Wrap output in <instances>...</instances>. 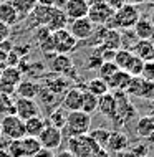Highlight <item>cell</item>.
Instances as JSON below:
<instances>
[{
    "mask_svg": "<svg viewBox=\"0 0 154 157\" xmlns=\"http://www.w3.org/2000/svg\"><path fill=\"white\" fill-rule=\"evenodd\" d=\"M22 146H23V152L25 157H33L38 151L41 149V144L38 142L37 137H30V136H25L22 139Z\"/></svg>",
    "mask_w": 154,
    "mask_h": 157,
    "instance_id": "f546056e",
    "label": "cell"
},
{
    "mask_svg": "<svg viewBox=\"0 0 154 157\" xmlns=\"http://www.w3.org/2000/svg\"><path fill=\"white\" fill-rule=\"evenodd\" d=\"M129 2H131V3H134V5H139L141 0H129Z\"/></svg>",
    "mask_w": 154,
    "mask_h": 157,
    "instance_id": "f907efd6",
    "label": "cell"
},
{
    "mask_svg": "<svg viewBox=\"0 0 154 157\" xmlns=\"http://www.w3.org/2000/svg\"><path fill=\"white\" fill-rule=\"evenodd\" d=\"M151 111H152V114H154V99H151ZM151 114V116H152Z\"/></svg>",
    "mask_w": 154,
    "mask_h": 157,
    "instance_id": "816d5d0a",
    "label": "cell"
},
{
    "mask_svg": "<svg viewBox=\"0 0 154 157\" xmlns=\"http://www.w3.org/2000/svg\"><path fill=\"white\" fill-rule=\"evenodd\" d=\"M40 113V106L35 99H27V98H17L15 99V116H18L22 121L41 116Z\"/></svg>",
    "mask_w": 154,
    "mask_h": 157,
    "instance_id": "30bf717a",
    "label": "cell"
},
{
    "mask_svg": "<svg viewBox=\"0 0 154 157\" xmlns=\"http://www.w3.org/2000/svg\"><path fill=\"white\" fill-rule=\"evenodd\" d=\"M119 70V68L114 65V61H103L101 63V66L98 68V78H101V79H108L109 76H113L116 71Z\"/></svg>",
    "mask_w": 154,
    "mask_h": 157,
    "instance_id": "e575fe53",
    "label": "cell"
},
{
    "mask_svg": "<svg viewBox=\"0 0 154 157\" xmlns=\"http://www.w3.org/2000/svg\"><path fill=\"white\" fill-rule=\"evenodd\" d=\"M10 2H12V5L15 7L20 20H25L33 12V8L37 7L38 0H10Z\"/></svg>",
    "mask_w": 154,
    "mask_h": 157,
    "instance_id": "4316f807",
    "label": "cell"
},
{
    "mask_svg": "<svg viewBox=\"0 0 154 157\" xmlns=\"http://www.w3.org/2000/svg\"><path fill=\"white\" fill-rule=\"evenodd\" d=\"M118 157H138V155H134V154H132V152H129V151H124V152H119Z\"/></svg>",
    "mask_w": 154,
    "mask_h": 157,
    "instance_id": "ee69618b",
    "label": "cell"
},
{
    "mask_svg": "<svg viewBox=\"0 0 154 157\" xmlns=\"http://www.w3.org/2000/svg\"><path fill=\"white\" fill-rule=\"evenodd\" d=\"M141 12L138 5L128 2L124 7H121L119 10L114 12V15L111 17V20L105 25L106 28H113V30H131L139 20Z\"/></svg>",
    "mask_w": 154,
    "mask_h": 157,
    "instance_id": "6da1fadb",
    "label": "cell"
},
{
    "mask_svg": "<svg viewBox=\"0 0 154 157\" xmlns=\"http://www.w3.org/2000/svg\"><path fill=\"white\" fill-rule=\"evenodd\" d=\"M0 129H2V136L7 141H17V139H23L27 136V132H25V121H22L15 114L3 116L2 121H0Z\"/></svg>",
    "mask_w": 154,
    "mask_h": 157,
    "instance_id": "3957f363",
    "label": "cell"
},
{
    "mask_svg": "<svg viewBox=\"0 0 154 157\" xmlns=\"http://www.w3.org/2000/svg\"><path fill=\"white\" fill-rule=\"evenodd\" d=\"M15 114V99L14 96H7L0 93V116H10Z\"/></svg>",
    "mask_w": 154,
    "mask_h": 157,
    "instance_id": "4dcf8cb0",
    "label": "cell"
},
{
    "mask_svg": "<svg viewBox=\"0 0 154 157\" xmlns=\"http://www.w3.org/2000/svg\"><path fill=\"white\" fill-rule=\"evenodd\" d=\"M152 86H154V83H152Z\"/></svg>",
    "mask_w": 154,
    "mask_h": 157,
    "instance_id": "db71d44e",
    "label": "cell"
},
{
    "mask_svg": "<svg viewBox=\"0 0 154 157\" xmlns=\"http://www.w3.org/2000/svg\"><path fill=\"white\" fill-rule=\"evenodd\" d=\"M151 117H152V119H154V114H152V116H151Z\"/></svg>",
    "mask_w": 154,
    "mask_h": 157,
    "instance_id": "f5cc1de1",
    "label": "cell"
},
{
    "mask_svg": "<svg viewBox=\"0 0 154 157\" xmlns=\"http://www.w3.org/2000/svg\"><path fill=\"white\" fill-rule=\"evenodd\" d=\"M113 15H114V10L105 2V0H95L93 3H89L88 18L91 20V23L95 25V27H105V25L111 20Z\"/></svg>",
    "mask_w": 154,
    "mask_h": 157,
    "instance_id": "52a82bcc",
    "label": "cell"
},
{
    "mask_svg": "<svg viewBox=\"0 0 154 157\" xmlns=\"http://www.w3.org/2000/svg\"><path fill=\"white\" fill-rule=\"evenodd\" d=\"M66 116H68V113L63 108H55L48 114V117H46V124L63 131L65 129V124H66Z\"/></svg>",
    "mask_w": 154,
    "mask_h": 157,
    "instance_id": "484cf974",
    "label": "cell"
},
{
    "mask_svg": "<svg viewBox=\"0 0 154 157\" xmlns=\"http://www.w3.org/2000/svg\"><path fill=\"white\" fill-rule=\"evenodd\" d=\"M141 78L146 79V81H149V83H154V60L144 61L143 71H141Z\"/></svg>",
    "mask_w": 154,
    "mask_h": 157,
    "instance_id": "f35d334b",
    "label": "cell"
},
{
    "mask_svg": "<svg viewBox=\"0 0 154 157\" xmlns=\"http://www.w3.org/2000/svg\"><path fill=\"white\" fill-rule=\"evenodd\" d=\"M134 132L139 139H146L154 132V119L151 116H141L138 121H136L134 126Z\"/></svg>",
    "mask_w": 154,
    "mask_h": 157,
    "instance_id": "603a6c76",
    "label": "cell"
},
{
    "mask_svg": "<svg viewBox=\"0 0 154 157\" xmlns=\"http://www.w3.org/2000/svg\"><path fill=\"white\" fill-rule=\"evenodd\" d=\"M138 98H141V99H148V101L154 99V86H152V83L143 79L141 88H139V93H138Z\"/></svg>",
    "mask_w": 154,
    "mask_h": 157,
    "instance_id": "74e56055",
    "label": "cell"
},
{
    "mask_svg": "<svg viewBox=\"0 0 154 157\" xmlns=\"http://www.w3.org/2000/svg\"><path fill=\"white\" fill-rule=\"evenodd\" d=\"M132 76L128 75L124 70H118L116 73H114L113 76H109L108 79H106V84H108L109 91H126L128 84H129Z\"/></svg>",
    "mask_w": 154,
    "mask_h": 157,
    "instance_id": "ac0fdd59",
    "label": "cell"
},
{
    "mask_svg": "<svg viewBox=\"0 0 154 157\" xmlns=\"http://www.w3.org/2000/svg\"><path fill=\"white\" fill-rule=\"evenodd\" d=\"M37 139L41 144V147H45V149H50V151L60 149V146L63 144V131L46 124Z\"/></svg>",
    "mask_w": 154,
    "mask_h": 157,
    "instance_id": "9c48e42d",
    "label": "cell"
},
{
    "mask_svg": "<svg viewBox=\"0 0 154 157\" xmlns=\"http://www.w3.org/2000/svg\"><path fill=\"white\" fill-rule=\"evenodd\" d=\"M66 30L73 35L78 41H83V40H89L95 33L96 27L91 23V20L88 17H83V18H76V20H70Z\"/></svg>",
    "mask_w": 154,
    "mask_h": 157,
    "instance_id": "ba28073f",
    "label": "cell"
},
{
    "mask_svg": "<svg viewBox=\"0 0 154 157\" xmlns=\"http://www.w3.org/2000/svg\"><path fill=\"white\" fill-rule=\"evenodd\" d=\"M88 136L100 149H106L108 141H109V136H111V131L108 129V127L100 126V127H96V129H89Z\"/></svg>",
    "mask_w": 154,
    "mask_h": 157,
    "instance_id": "cb8c5ba5",
    "label": "cell"
},
{
    "mask_svg": "<svg viewBox=\"0 0 154 157\" xmlns=\"http://www.w3.org/2000/svg\"><path fill=\"white\" fill-rule=\"evenodd\" d=\"M88 8H89L88 0H66L65 5H63V12L66 13L68 20H76L88 17Z\"/></svg>",
    "mask_w": 154,
    "mask_h": 157,
    "instance_id": "7c38bea8",
    "label": "cell"
},
{
    "mask_svg": "<svg viewBox=\"0 0 154 157\" xmlns=\"http://www.w3.org/2000/svg\"><path fill=\"white\" fill-rule=\"evenodd\" d=\"M55 157H75V155L71 154L68 149H65V151H60L58 154H55Z\"/></svg>",
    "mask_w": 154,
    "mask_h": 157,
    "instance_id": "7bdbcfd3",
    "label": "cell"
},
{
    "mask_svg": "<svg viewBox=\"0 0 154 157\" xmlns=\"http://www.w3.org/2000/svg\"><path fill=\"white\" fill-rule=\"evenodd\" d=\"M23 79V73L17 66H5L0 71V93L7 96H14L18 83Z\"/></svg>",
    "mask_w": 154,
    "mask_h": 157,
    "instance_id": "277c9868",
    "label": "cell"
},
{
    "mask_svg": "<svg viewBox=\"0 0 154 157\" xmlns=\"http://www.w3.org/2000/svg\"><path fill=\"white\" fill-rule=\"evenodd\" d=\"M3 139H5V137L2 136V129H0V149H5V147H7V142H8V141L2 144V141H3Z\"/></svg>",
    "mask_w": 154,
    "mask_h": 157,
    "instance_id": "bcb514c9",
    "label": "cell"
},
{
    "mask_svg": "<svg viewBox=\"0 0 154 157\" xmlns=\"http://www.w3.org/2000/svg\"><path fill=\"white\" fill-rule=\"evenodd\" d=\"M50 71L55 75H61V76H66L70 75V71L73 70V61L70 60L68 55H53L50 58Z\"/></svg>",
    "mask_w": 154,
    "mask_h": 157,
    "instance_id": "5bb4252c",
    "label": "cell"
},
{
    "mask_svg": "<svg viewBox=\"0 0 154 157\" xmlns=\"http://www.w3.org/2000/svg\"><path fill=\"white\" fill-rule=\"evenodd\" d=\"M146 142L149 144V146H152V147H154V132H152V134H151V136H149V137L146 139Z\"/></svg>",
    "mask_w": 154,
    "mask_h": 157,
    "instance_id": "7dc6e473",
    "label": "cell"
},
{
    "mask_svg": "<svg viewBox=\"0 0 154 157\" xmlns=\"http://www.w3.org/2000/svg\"><path fill=\"white\" fill-rule=\"evenodd\" d=\"M83 93H85V90H81L80 86H70L66 90V93L63 94L61 108L65 109L66 113L81 111V104H83Z\"/></svg>",
    "mask_w": 154,
    "mask_h": 157,
    "instance_id": "8fae6325",
    "label": "cell"
},
{
    "mask_svg": "<svg viewBox=\"0 0 154 157\" xmlns=\"http://www.w3.org/2000/svg\"><path fill=\"white\" fill-rule=\"evenodd\" d=\"M129 137L124 131H111V136H109V141H108V146H106V151L108 152H114V154H119V152H124L129 149Z\"/></svg>",
    "mask_w": 154,
    "mask_h": 157,
    "instance_id": "4fadbf2b",
    "label": "cell"
},
{
    "mask_svg": "<svg viewBox=\"0 0 154 157\" xmlns=\"http://www.w3.org/2000/svg\"><path fill=\"white\" fill-rule=\"evenodd\" d=\"M10 35H12V28L8 27V25H5V23L0 22V43H3V41L10 40Z\"/></svg>",
    "mask_w": 154,
    "mask_h": 157,
    "instance_id": "ab89813d",
    "label": "cell"
},
{
    "mask_svg": "<svg viewBox=\"0 0 154 157\" xmlns=\"http://www.w3.org/2000/svg\"><path fill=\"white\" fill-rule=\"evenodd\" d=\"M105 2L108 3V5H109L111 8H113L114 12H116V10H119L121 7H124L126 3L129 2V0H105Z\"/></svg>",
    "mask_w": 154,
    "mask_h": 157,
    "instance_id": "60d3db41",
    "label": "cell"
},
{
    "mask_svg": "<svg viewBox=\"0 0 154 157\" xmlns=\"http://www.w3.org/2000/svg\"><path fill=\"white\" fill-rule=\"evenodd\" d=\"M132 32H134L138 40H154V28H152V23L149 22L148 15L139 17V20L132 27Z\"/></svg>",
    "mask_w": 154,
    "mask_h": 157,
    "instance_id": "d6986e66",
    "label": "cell"
},
{
    "mask_svg": "<svg viewBox=\"0 0 154 157\" xmlns=\"http://www.w3.org/2000/svg\"><path fill=\"white\" fill-rule=\"evenodd\" d=\"M85 91H88V93H91V94H95V96H103V94H106V93L109 91V88H108V84H106L105 79H101V78H93V79H89V81L85 84Z\"/></svg>",
    "mask_w": 154,
    "mask_h": 157,
    "instance_id": "83f0119b",
    "label": "cell"
},
{
    "mask_svg": "<svg viewBox=\"0 0 154 157\" xmlns=\"http://www.w3.org/2000/svg\"><path fill=\"white\" fill-rule=\"evenodd\" d=\"M45 126H46L45 117H41V116L30 117V119L25 121V132H27V136H30V137H38Z\"/></svg>",
    "mask_w": 154,
    "mask_h": 157,
    "instance_id": "d4e9b609",
    "label": "cell"
},
{
    "mask_svg": "<svg viewBox=\"0 0 154 157\" xmlns=\"http://www.w3.org/2000/svg\"><path fill=\"white\" fill-rule=\"evenodd\" d=\"M143 65H144V61L143 60H139L138 56H132L129 58V61H128V65L124 68V71L128 75H131V76H141V71H143Z\"/></svg>",
    "mask_w": 154,
    "mask_h": 157,
    "instance_id": "d6a6232c",
    "label": "cell"
},
{
    "mask_svg": "<svg viewBox=\"0 0 154 157\" xmlns=\"http://www.w3.org/2000/svg\"><path fill=\"white\" fill-rule=\"evenodd\" d=\"M68 151L75 157H91L96 151H100V147L89 139L88 134H85L68 137Z\"/></svg>",
    "mask_w": 154,
    "mask_h": 157,
    "instance_id": "5b68a950",
    "label": "cell"
},
{
    "mask_svg": "<svg viewBox=\"0 0 154 157\" xmlns=\"http://www.w3.org/2000/svg\"><path fill=\"white\" fill-rule=\"evenodd\" d=\"M7 152L10 157H25L23 152V146H22V139H17V141H8L7 142Z\"/></svg>",
    "mask_w": 154,
    "mask_h": 157,
    "instance_id": "d590c367",
    "label": "cell"
},
{
    "mask_svg": "<svg viewBox=\"0 0 154 157\" xmlns=\"http://www.w3.org/2000/svg\"><path fill=\"white\" fill-rule=\"evenodd\" d=\"M98 99H100L98 96L91 94V93H88V91H85L83 93V104H81V111L89 114V116H91L93 113H96L98 111Z\"/></svg>",
    "mask_w": 154,
    "mask_h": 157,
    "instance_id": "f1b7e54d",
    "label": "cell"
},
{
    "mask_svg": "<svg viewBox=\"0 0 154 157\" xmlns=\"http://www.w3.org/2000/svg\"><path fill=\"white\" fill-rule=\"evenodd\" d=\"M91 129V116L83 111H71L66 116V124H65V132L68 137L75 136H85Z\"/></svg>",
    "mask_w": 154,
    "mask_h": 157,
    "instance_id": "7a4b0ae2",
    "label": "cell"
},
{
    "mask_svg": "<svg viewBox=\"0 0 154 157\" xmlns=\"http://www.w3.org/2000/svg\"><path fill=\"white\" fill-rule=\"evenodd\" d=\"M148 18H149V22L152 23V28H154V7L151 8V12H149V15H148Z\"/></svg>",
    "mask_w": 154,
    "mask_h": 157,
    "instance_id": "f6af8a7d",
    "label": "cell"
},
{
    "mask_svg": "<svg viewBox=\"0 0 154 157\" xmlns=\"http://www.w3.org/2000/svg\"><path fill=\"white\" fill-rule=\"evenodd\" d=\"M0 22L8 25V27H14L20 22V17L17 13L15 7L12 5L10 0H3L0 3Z\"/></svg>",
    "mask_w": 154,
    "mask_h": 157,
    "instance_id": "ffe728a7",
    "label": "cell"
},
{
    "mask_svg": "<svg viewBox=\"0 0 154 157\" xmlns=\"http://www.w3.org/2000/svg\"><path fill=\"white\" fill-rule=\"evenodd\" d=\"M55 5H46V3H37L33 12L28 17L35 22V27H46L51 18V12Z\"/></svg>",
    "mask_w": 154,
    "mask_h": 157,
    "instance_id": "e0dca14e",
    "label": "cell"
},
{
    "mask_svg": "<svg viewBox=\"0 0 154 157\" xmlns=\"http://www.w3.org/2000/svg\"><path fill=\"white\" fill-rule=\"evenodd\" d=\"M141 3H144V5H154V0H141Z\"/></svg>",
    "mask_w": 154,
    "mask_h": 157,
    "instance_id": "681fc988",
    "label": "cell"
},
{
    "mask_svg": "<svg viewBox=\"0 0 154 157\" xmlns=\"http://www.w3.org/2000/svg\"><path fill=\"white\" fill-rule=\"evenodd\" d=\"M51 41H53V50L57 55H70L78 46V40L66 28L51 32Z\"/></svg>",
    "mask_w": 154,
    "mask_h": 157,
    "instance_id": "8992f818",
    "label": "cell"
},
{
    "mask_svg": "<svg viewBox=\"0 0 154 157\" xmlns=\"http://www.w3.org/2000/svg\"><path fill=\"white\" fill-rule=\"evenodd\" d=\"M129 152H132L134 155L138 157H148L149 155V151H151V146L144 141V142H136L132 144V146H129V149H128Z\"/></svg>",
    "mask_w": 154,
    "mask_h": 157,
    "instance_id": "8d00e7d4",
    "label": "cell"
},
{
    "mask_svg": "<svg viewBox=\"0 0 154 157\" xmlns=\"http://www.w3.org/2000/svg\"><path fill=\"white\" fill-rule=\"evenodd\" d=\"M68 23H70V20H68L66 13L63 12V8L53 7L51 18H50L48 25H46V28H48L50 32H57V30H63V28H66Z\"/></svg>",
    "mask_w": 154,
    "mask_h": 157,
    "instance_id": "7402d4cb",
    "label": "cell"
},
{
    "mask_svg": "<svg viewBox=\"0 0 154 157\" xmlns=\"http://www.w3.org/2000/svg\"><path fill=\"white\" fill-rule=\"evenodd\" d=\"M131 53L143 61L154 60V40H138L131 46Z\"/></svg>",
    "mask_w": 154,
    "mask_h": 157,
    "instance_id": "9a60e30c",
    "label": "cell"
},
{
    "mask_svg": "<svg viewBox=\"0 0 154 157\" xmlns=\"http://www.w3.org/2000/svg\"><path fill=\"white\" fill-rule=\"evenodd\" d=\"M0 157H10L8 152H7V149H0Z\"/></svg>",
    "mask_w": 154,
    "mask_h": 157,
    "instance_id": "c3c4849f",
    "label": "cell"
},
{
    "mask_svg": "<svg viewBox=\"0 0 154 157\" xmlns=\"http://www.w3.org/2000/svg\"><path fill=\"white\" fill-rule=\"evenodd\" d=\"M33 157H55V152L50 151V149H45V147H41V149L38 151Z\"/></svg>",
    "mask_w": 154,
    "mask_h": 157,
    "instance_id": "b9f144b4",
    "label": "cell"
},
{
    "mask_svg": "<svg viewBox=\"0 0 154 157\" xmlns=\"http://www.w3.org/2000/svg\"><path fill=\"white\" fill-rule=\"evenodd\" d=\"M86 63H85V66H88V70L91 71H98V68L101 66L103 63V58H101V50L98 48H93L91 52H89V55L86 56V60H85Z\"/></svg>",
    "mask_w": 154,
    "mask_h": 157,
    "instance_id": "1f68e13d",
    "label": "cell"
},
{
    "mask_svg": "<svg viewBox=\"0 0 154 157\" xmlns=\"http://www.w3.org/2000/svg\"><path fill=\"white\" fill-rule=\"evenodd\" d=\"M132 56L131 50H126V48H119L116 50V53H114V65H116L119 70H124L128 61H129V58Z\"/></svg>",
    "mask_w": 154,
    "mask_h": 157,
    "instance_id": "836d02e7",
    "label": "cell"
},
{
    "mask_svg": "<svg viewBox=\"0 0 154 157\" xmlns=\"http://www.w3.org/2000/svg\"><path fill=\"white\" fill-rule=\"evenodd\" d=\"M40 91V84L33 79H22L15 90V94L18 98H27V99H35Z\"/></svg>",
    "mask_w": 154,
    "mask_h": 157,
    "instance_id": "44dd1931",
    "label": "cell"
},
{
    "mask_svg": "<svg viewBox=\"0 0 154 157\" xmlns=\"http://www.w3.org/2000/svg\"><path fill=\"white\" fill-rule=\"evenodd\" d=\"M98 111H100L101 116L108 117L111 121L114 119V116H116V99H114V94L111 91L100 96V99H98Z\"/></svg>",
    "mask_w": 154,
    "mask_h": 157,
    "instance_id": "2e32d148",
    "label": "cell"
}]
</instances>
